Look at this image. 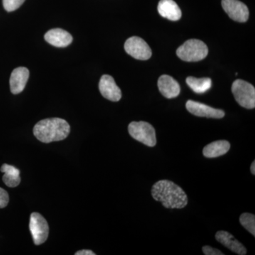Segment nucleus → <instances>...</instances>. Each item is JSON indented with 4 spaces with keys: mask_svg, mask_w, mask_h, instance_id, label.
<instances>
[{
    "mask_svg": "<svg viewBox=\"0 0 255 255\" xmlns=\"http://www.w3.org/2000/svg\"><path fill=\"white\" fill-rule=\"evenodd\" d=\"M151 194L166 209H184L188 204L187 194L182 188L166 179L156 182L152 186Z\"/></svg>",
    "mask_w": 255,
    "mask_h": 255,
    "instance_id": "obj_1",
    "label": "nucleus"
},
{
    "mask_svg": "<svg viewBox=\"0 0 255 255\" xmlns=\"http://www.w3.org/2000/svg\"><path fill=\"white\" fill-rule=\"evenodd\" d=\"M70 132L68 122L60 118L43 119L33 128L35 137L44 143L63 140L68 136Z\"/></svg>",
    "mask_w": 255,
    "mask_h": 255,
    "instance_id": "obj_2",
    "label": "nucleus"
},
{
    "mask_svg": "<svg viewBox=\"0 0 255 255\" xmlns=\"http://www.w3.org/2000/svg\"><path fill=\"white\" fill-rule=\"evenodd\" d=\"M208 53L207 46L197 39L188 40L177 50V56L186 62L200 61L207 56Z\"/></svg>",
    "mask_w": 255,
    "mask_h": 255,
    "instance_id": "obj_3",
    "label": "nucleus"
},
{
    "mask_svg": "<svg viewBox=\"0 0 255 255\" xmlns=\"http://www.w3.org/2000/svg\"><path fill=\"white\" fill-rule=\"evenodd\" d=\"M128 132L132 138L144 145L154 147L157 143L155 128L147 122H131L128 126Z\"/></svg>",
    "mask_w": 255,
    "mask_h": 255,
    "instance_id": "obj_4",
    "label": "nucleus"
},
{
    "mask_svg": "<svg viewBox=\"0 0 255 255\" xmlns=\"http://www.w3.org/2000/svg\"><path fill=\"white\" fill-rule=\"evenodd\" d=\"M232 92L236 102L241 107L252 110L255 107V89L253 85L243 80L233 83Z\"/></svg>",
    "mask_w": 255,
    "mask_h": 255,
    "instance_id": "obj_5",
    "label": "nucleus"
},
{
    "mask_svg": "<svg viewBox=\"0 0 255 255\" xmlns=\"http://www.w3.org/2000/svg\"><path fill=\"white\" fill-rule=\"evenodd\" d=\"M30 232L36 246H40L46 241L49 234V227L46 220L38 213H32L30 216Z\"/></svg>",
    "mask_w": 255,
    "mask_h": 255,
    "instance_id": "obj_6",
    "label": "nucleus"
},
{
    "mask_svg": "<svg viewBox=\"0 0 255 255\" xmlns=\"http://www.w3.org/2000/svg\"><path fill=\"white\" fill-rule=\"evenodd\" d=\"M126 52L135 59L148 60L152 56L150 46L140 37L132 36L127 39L124 45Z\"/></svg>",
    "mask_w": 255,
    "mask_h": 255,
    "instance_id": "obj_7",
    "label": "nucleus"
},
{
    "mask_svg": "<svg viewBox=\"0 0 255 255\" xmlns=\"http://www.w3.org/2000/svg\"><path fill=\"white\" fill-rule=\"evenodd\" d=\"M222 6L228 16L238 22H246L249 18V9L239 0H222Z\"/></svg>",
    "mask_w": 255,
    "mask_h": 255,
    "instance_id": "obj_8",
    "label": "nucleus"
},
{
    "mask_svg": "<svg viewBox=\"0 0 255 255\" xmlns=\"http://www.w3.org/2000/svg\"><path fill=\"white\" fill-rule=\"evenodd\" d=\"M186 108L188 112L196 117L211 119H222L225 117V112L223 110L212 108L209 106L192 100L188 101Z\"/></svg>",
    "mask_w": 255,
    "mask_h": 255,
    "instance_id": "obj_9",
    "label": "nucleus"
},
{
    "mask_svg": "<svg viewBox=\"0 0 255 255\" xmlns=\"http://www.w3.org/2000/svg\"><path fill=\"white\" fill-rule=\"evenodd\" d=\"M99 89L102 95L107 100L119 102L122 98V91L110 75H104L101 78Z\"/></svg>",
    "mask_w": 255,
    "mask_h": 255,
    "instance_id": "obj_10",
    "label": "nucleus"
},
{
    "mask_svg": "<svg viewBox=\"0 0 255 255\" xmlns=\"http://www.w3.org/2000/svg\"><path fill=\"white\" fill-rule=\"evenodd\" d=\"M29 78V71L24 67L14 69L10 77V90L14 95L21 93L24 90Z\"/></svg>",
    "mask_w": 255,
    "mask_h": 255,
    "instance_id": "obj_11",
    "label": "nucleus"
},
{
    "mask_svg": "<svg viewBox=\"0 0 255 255\" xmlns=\"http://www.w3.org/2000/svg\"><path fill=\"white\" fill-rule=\"evenodd\" d=\"M45 40L52 46L64 48L71 44L73 36L70 33L61 28H53L45 34Z\"/></svg>",
    "mask_w": 255,
    "mask_h": 255,
    "instance_id": "obj_12",
    "label": "nucleus"
},
{
    "mask_svg": "<svg viewBox=\"0 0 255 255\" xmlns=\"http://www.w3.org/2000/svg\"><path fill=\"white\" fill-rule=\"evenodd\" d=\"M159 92L167 99H173L180 94V86L173 78L169 75H163L157 82Z\"/></svg>",
    "mask_w": 255,
    "mask_h": 255,
    "instance_id": "obj_13",
    "label": "nucleus"
},
{
    "mask_svg": "<svg viewBox=\"0 0 255 255\" xmlns=\"http://www.w3.org/2000/svg\"><path fill=\"white\" fill-rule=\"evenodd\" d=\"M216 241L222 244L223 246L228 248L230 251L239 255H247L246 247L237 241L233 235L227 231H221L216 233Z\"/></svg>",
    "mask_w": 255,
    "mask_h": 255,
    "instance_id": "obj_14",
    "label": "nucleus"
},
{
    "mask_svg": "<svg viewBox=\"0 0 255 255\" xmlns=\"http://www.w3.org/2000/svg\"><path fill=\"white\" fill-rule=\"evenodd\" d=\"M157 10L162 17L171 21H178L182 17V11L173 0H160Z\"/></svg>",
    "mask_w": 255,
    "mask_h": 255,
    "instance_id": "obj_15",
    "label": "nucleus"
},
{
    "mask_svg": "<svg viewBox=\"0 0 255 255\" xmlns=\"http://www.w3.org/2000/svg\"><path fill=\"white\" fill-rule=\"evenodd\" d=\"M231 148V144L227 140H217L205 146L203 154L207 158H214L227 153Z\"/></svg>",
    "mask_w": 255,
    "mask_h": 255,
    "instance_id": "obj_16",
    "label": "nucleus"
},
{
    "mask_svg": "<svg viewBox=\"0 0 255 255\" xmlns=\"http://www.w3.org/2000/svg\"><path fill=\"white\" fill-rule=\"evenodd\" d=\"M0 171L4 173L2 177V180L7 187H16L21 182L19 169L16 168L14 166L4 164L0 168Z\"/></svg>",
    "mask_w": 255,
    "mask_h": 255,
    "instance_id": "obj_17",
    "label": "nucleus"
},
{
    "mask_svg": "<svg viewBox=\"0 0 255 255\" xmlns=\"http://www.w3.org/2000/svg\"><path fill=\"white\" fill-rule=\"evenodd\" d=\"M188 86L197 94L205 93L212 86V80L209 78H196L188 77L186 80Z\"/></svg>",
    "mask_w": 255,
    "mask_h": 255,
    "instance_id": "obj_18",
    "label": "nucleus"
},
{
    "mask_svg": "<svg viewBox=\"0 0 255 255\" xmlns=\"http://www.w3.org/2000/svg\"><path fill=\"white\" fill-rule=\"evenodd\" d=\"M240 223L247 231L255 236V216L254 214L244 213L240 216Z\"/></svg>",
    "mask_w": 255,
    "mask_h": 255,
    "instance_id": "obj_19",
    "label": "nucleus"
},
{
    "mask_svg": "<svg viewBox=\"0 0 255 255\" xmlns=\"http://www.w3.org/2000/svg\"><path fill=\"white\" fill-rule=\"evenodd\" d=\"M25 0H2L3 6L8 12L18 9L24 2Z\"/></svg>",
    "mask_w": 255,
    "mask_h": 255,
    "instance_id": "obj_20",
    "label": "nucleus"
},
{
    "mask_svg": "<svg viewBox=\"0 0 255 255\" xmlns=\"http://www.w3.org/2000/svg\"><path fill=\"white\" fill-rule=\"evenodd\" d=\"M9 201V194L4 189L0 187V209L6 207Z\"/></svg>",
    "mask_w": 255,
    "mask_h": 255,
    "instance_id": "obj_21",
    "label": "nucleus"
},
{
    "mask_svg": "<svg viewBox=\"0 0 255 255\" xmlns=\"http://www.w3.org/2000/svg\"><path fill=\"white\" fill-rule=\"evenodd\" d=\"M203 253L206 255H223V253L219 250L211 246H204L202 248Z\"/></svg>",
    "mask_w": 255,
    "mask_h": 255,
    "instance_id": "obj_22",
    "label": "nucleus"
},
{
    "mask_svg": "<svg viewBox=\"0 0 255 255\" xmlns=\"http://www.w3.org/2000/svg\"><path fill=\"white\" fill-rule=\"evenodd\" d=\"M95 253H93L92 251H89V250H82L77 252L75 253V255H95Z\"/></svg>",
    "mask_w": 255,
    "mask_h": 255,
    "instance_id": "obj_23",
    "label": "nucleus"
},
{
    "mask_svg": "<svg viewBox=\"0 0 255 255\" xmlns=\"http://www.w3.org/2000/svg\"><path fill=\"white\" fill-rule=\"evenodd\" d=\"M251 173L255 175V161H253V163L251 164Z\"/></svg>",
    "mask_w": 255,
    "mask_h": 255,
    "instance_id": "obj_24",
    "label": "nucleus"
}]
</instances>
